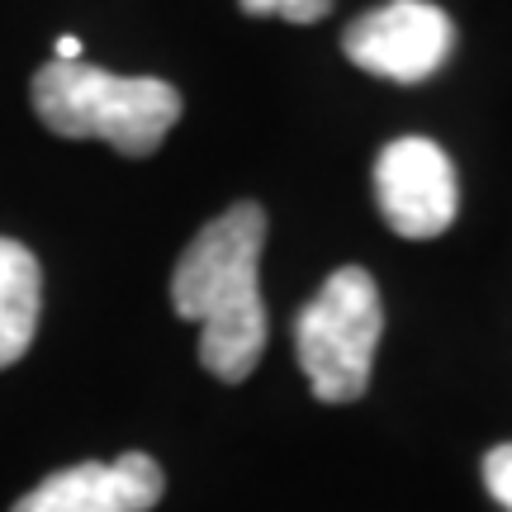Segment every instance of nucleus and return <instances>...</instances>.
<instances>
[{
	"instance_id": "423d86ee",
	"label": "nucleus",
	"mask_w": 512,
	"mask_h": 512,
	"mask_svg": "<svg viewBox=\"0 0 512 512\" xmlns=\"http://www.w3.org/2000/svg\"><path fill=\"white\" fill-rule=\"evenodd\" d=\"M162 465L143 451L119 460H86L48 475L10 512H147L162 503Z\"/></svg>"
},
{
	"instance_id": "f03ea898",
	"label": "nucleus",
	"mask_w": 512,
	"mask_h": 512,
	"mask_svg": "<svg viewBox=\"0 0 512 512\" xmlns=\"http://www.w3.org/2000/svg\"><path fill=\"white\" fill-rule=\"evenodd\" d=\"M34 110L57 138H100L124 157H152L181 119V95L157 76H119L91 62H48Z\"/></svg>"
},
{
	"instance_id": "39448f33",
	"label": "nucleus",
	"mask_w": 512,
	"mask_h": 512,
	"mask_svg": "<svg viewBox=\"0 0 512 512\" xmlns=\"http://www.w3.org/2000/svg\"><path fill=\"white\" fill-rule=\"evenodd\" d=\"M375 200L399 238H441L460 209L451 157L432 138H394L375 162Z\"/></svg>"
},
{
	"instance_id": "9d476101",
	"label": "nucleus",
	"mask_w": 512,
	"mask_h": 512,
	"mask_svg": "<svg viewBox=\"0 0 512 512\" xmlns=\"http://www.w3.org/2000/svg\"><path fill=\"white\" fill-rule=\"evenodd\" d=\"M57 62H81V38H57Z\"/></svg>"
},
{
	"instance_id": "1a4fd4ad",
	"label": "nucleus",
	"mask_w": 512,
	"mask_h": 512,
	"mask_svg": "<svg viewBox=\"0 0 512 512\" xmlns=\"http://www.w3.org/2000/svg\"><path fill=\"white\" fill-rule=\"evenodd\" d=\"M484 484H489V494L512 512V441L508 446H494V451L484 456Z\"/></svg>"
},
{
	"instance_id": "6e6552de",
	"label": "nucleus",
	"mask_w": 512,
	"mask_h": 512,
	"mask_svg": "<svg viewBox=\"0 0 512 512\" xmlns=\"http://www.w3.org/2000/svg\"><path fill=\"white\" fill-rule=\"evenodd\" d=\"M247 15H275V19H290V24H313L332 10V0H238Z\"/></svg>"
},
{
	"instance_id": "7ed1b4c3",
	"label": "nucleus",
	"mask_w": 512,
	"mask_h": 512,
	"mask_svg": "<svg viewBox=\"0 0 512 512\" xmlns=\"http://www.w3.org/2000/svg\"><path fill=\"white\" fill-rule=\"evenodd\" d=\"M384 332V304L370 271L342 266L323 280L299 323H294V351L299 370L309 375L313 394L323 403H351L366 394L375 347Z\"/></svg>"
},
{
	"instance_id": "f257e3e1",
	"label": "nucleus",
	"mask_w": 512,
	"mask_h": 512,
	"mask_svg": "<svg viewBox=\"0 0 512 512\" xmlns=\"http://www.w3.org/2000/svg\"><path fill=\"white\" fill-rule=\"evenodd\" d=\"M261 247L266 209L242 200L204 223L171 275V304L185 323H200V361L223 384L247 380L266 351Z\"/></svg>"
},
{
	"instance_id": "0eeeda50",
	"label": "nucleus",
	"mask_w": 512,
	"mask_h": 512,
	"mask_svg": "<svg viewBox=\"0 0 512 512\" xmlns=\"http://www.w3.org/2000/svg\"><path fill=\"white\" fill-rule=\"evenodd\" d=\"M43 313V271L38 256L15 238H0V370L29 351Z\"/></svg>"
},
{
	"instance_id": "20e7f679",
	"label": "nucleus",
	"mask_w": 512,
	"mask_h": 512,
	"mask_svg": "<svg viewBox=\"0 0 512 512\" xmlns=\"http://www.w3.org/2000/svg\"><path fill=\"white\" fill-rule=\"evenodd\" d=\"M456 43V24L432 0H389L361 15L342 38V53L384 81H427Z\"/></svg>"
}]
</instances>
